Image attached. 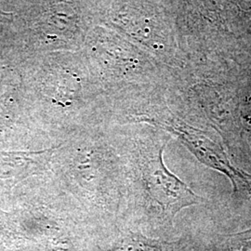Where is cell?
Segmentation results:
<instances>
[{
  "label": "cell",
  "mask_w": 251,
  "mask_h": 251,
  "mask_svg": "<svg viewBox=\"0 0 251 251\" xmlns=\"http://www.w3.org/2000/svg\"><path fill=\"white\" fill-rule=\"evenodd\" d=\"M217 251H251V229L225 237Z\"/></svg>",
  "instance_id": "obj_5"
},
{
  "label": "cell",
  "mask_w": 251,
  "mask_h": 251,
  "mask_svg": "<svg viewBox=\"0 0 251 251\" xmlns=\"http://www.w3.org/2000/svg\"><path fill=\"white\" fill-rule=\"evenodd\" d=\"M170 138L149 133L129 138L125 134L126 194L122 216L142 212L160 224H171L187 206L204 199L169 171L163 153Z\"/></svg>",
  "instance_id": "obj_2"
},
{
  "label": "cell",
  "mask_w": 251,
  "mask_h": 251,
  "mask_svg": "<svg viewBox=\"0 0 251 251\" xmlns=\"http://www.w3.org/2000/svg\"><path fill=\"white\" fill-rule=\"evenodd\" d=\"M174 135L199 161L212 170L226 175L233 184L234 192L251 194V175L234 168L223 147L206 133L172 119H144Z\"/></svg>",
  "instance_id": "obj_3"
},
{
  "label": "cell",
  "mask_w": 251,
  "mask_h": 251,
  "mask_svg": "<svg viewBox=\"0 0 251 251\" xmlns=\"http://www.w3.org/2000/svg\"><path fill=\"white\" fill-rule=\"evenodd\" d=\"M82 224L114 226L126 194L125 133L92 126L54 146L43 174Z\"/></svg>",
  "instance_id": "obj_1"
},
{
  "label": "cell",
  "mask_w": 251,
  "mask_h": 251,
  "mask_svg": "<svg viewBox=\"0 0 251 251\" xmlns=\"http://www.w3.org/2000/svg\"><path fill=\"white\" fill-rule=\"evenodd\" d=\"M105 249H99L98 251H171V244L161 242L155 239L148 238L142 233H135L131 230L117 229Z\"/></svg>",
  "instance_id": "obj_4"
}]
</instances>
